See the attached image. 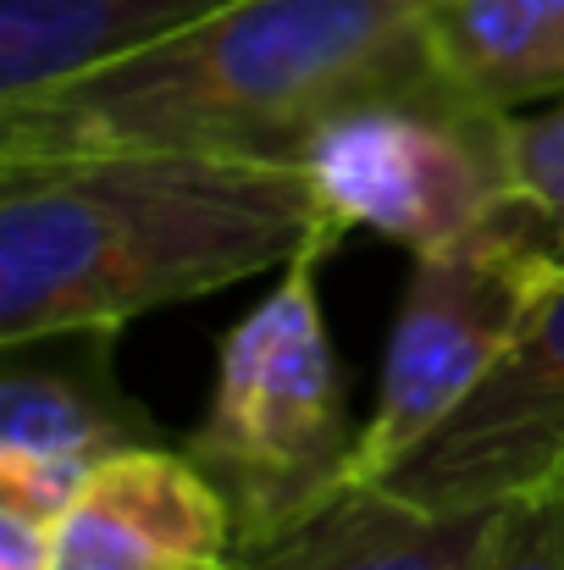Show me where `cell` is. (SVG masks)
I'll use <instances>...</instances> for the list:
<instances>
[{"instance_id": "cell-1", "label": "cell", "mask_w": 564, "mask_h": 570, "mask_svg": "<svg viewBox=\"0 0 564 570\" xmlns=\"http://www.w3.org/2000/svg\"><path fill=\"white\" fill-rule=\"evenodd\" d=\"M288 161L83 150L0 161V344L122 333L133 316L333 255Z\"/></svg>"}, {"instance_id": "cell-2", "label": "cell", "mask_w": 564, "mask_h": 570, "mask_svg": "<svg viewBox=\"0 0 564 570\" xmlns=\"http://www.w3.org/2000/svg\"><path fill=\"white\" fill-rule=\"evenodd\" d=\"M437 0H238L184 33L0 106V161L199 150L299 161L338 111L448 78Z\"/></svg>"}, {"instance_id": "cell-3", "label": "cell", "mask_w": 564, "mask_h": 570, "mask_svg": "<svg viewBox=\"0 0 564 570\" xmlns=\"http://www.w3.org/2000/svg\"><path fill=\"white\" fill-rule=\"evenodd\" d=\"M321 249L283 266L277 288L221 338L210 404L188 454L232 504L238 560L294 538L355 488V443L316 272Z\"/></svg>"}, {"instance_id": "cell-4", "label": "cell", "mask_w": 564, "mask_h": 570, "mask_svg": "<svg viewBox=\"0 0 564 570\" xmlns=\"http://www.w3.org/2000/svg\"><path fill=\"white\" fill-rule=\"evenodd\" d=\"M560 283L564 255L526 199L448 244L415 249L382 350L376 404L355 443V488H376L493 377Z\"/></svg>"}, {"instance_id": "cell-5", "label": "cell", "mask_w": 564, "mask_h": 570, "mask_svg": "<svg viewBox=\"0 0 564 570\" xmlns=\"http://www.w3.org/2000/svg\"><path fill=\"white\" fill-rule=\"evenodd\" d=\"M294 167L310 178L333 238L372 227L409 255L448 244L521 199L515 117L482 106L454 78L338 111L310 134Z\"/></svg>"}, {"instance_id": "cell-6", "label": "cell", "mask_w": 564, "mask_h": 570, "mask_svg": "<svg viewBox=\"0 0 564 570\" xmlns=\"http://www.w3.org/2000/svg\"><path fill=\"white\" fill-rule=\"evenodd\" d=\"M537 482H564V283L504 366L376 488L426 510H493Z\"/></svg>"}, {"instance_id": "cell-7", "label": "cell", "mask_w": 564, "mask_h": 570, "mask_svg": "<svg viewBox=\"0 0 564 570\" xmlns=\"http://www.w3.org/2000/svg\"><path fill=\"white\" fill-rule=\"evenodd\" d=\"M238 527L210 471L167 443H139L89 471L56 527V570H221Z\"/></svg>"}, {"instance_id": "cell-8", "label": "cell", "mask_w": 564, "mask_h": 570, "mask_svg": "<svg viewBox=\"0 0 564 570\" xmlns=\"http://www.w3.org/2000/svg\"><path fill=\"white\" fill-rule=\"evenodd\" d=\"M111 338L117 333H50L0 344V449L95 471L122 449L156 443V421L117 382Z\"/></svg>"}, {"instance_id": "cell-9", "label": "cell", "mask_w": 564, "mask_h": 570, "mask_svg": "<svg viewBox=\"0 0 564 570\" xmlns=\"http://www.w3.org/2000/svg\"><path fill=\"white\" fill-rule=\"evenodd\" d=\"M238 0H0V106L150 50Z\"/></svg>"}, {"instance_id": "cell-10", "label": "cell", "mask_w": 564, "mask_h": 570, "mask_svg": "<svg viewBox=\"0 0 564 570\" xmlns=\"http://www.w3.org/2000/svg\"><path fill=\"white\" fill-rule=\"evenodd\" d=\"M493 510H426L387 488H349L294 538L249 554V570H465Z\"/></svg>"}, {"instance_id": "cell-11", "label": "cell", "mask_w": 564, "mask_h": 570, "mask_svg": "<svg viewBox=\"0 0 564 570\" xmlns=\"http://www.w3.org/2000/svg\"><path fill=\"white\" fill-rule=\"evenodd\" d=\"M432 45L443 72L493 111L564 100V0H437Z\"/></svg>"}, {"instance_id": "cell-12", "label": "cell", "mask_w": 564, "mask_h": 570, "mask_svg": "<svg viewBox=\"0 0 564 570\" xmlns=\"http://www.w3.org/2000/svg\"><path fill=\"white\" fill-rule=\"evenodd\" d=\"M465 570H564V482L498 499Z\"/></svg>"}, {"instance_id": "cell-13", "label": "cell", "mask_w": 564, "mask_h": 570, "mask_svg": "<svg viewBox=\"0 0 564 570\" xmlns=\"http://www.w3.org/2000/svg\"><path fill=\"white\" fill-rule=\"evenodd\" d=\"M515 178L521 199L564 255V100H554L548 111L515 117Z\"/></svg>"}, {"instance_id": "cell-14", "label": "cell", "mask_w": 564, "mask_h": 570, "mask_svg": "<svg viewBox=\"0 0 564 570\" xmlns=\"http://www.w3.org/2000/svg\"><path fill=\"white\" fill-rule=\"evenodd\" d=\"M83 482H89V465L50 460V454H22V449H0V510H22L33 521L61 527V515L72 510V499H78Z\"/></svg>"}, {"instance_id": "cell-15", "label": "cell", "mask_w": 564, "mask_h": 570, "mask_svg": "<svg viewBox=\"0 0 564 570\" xmlns=\"http://www.w3.org/2000/svg\"><path fill=\"white\" fill-rule=\"evenodd\" d=\"M0 570H56V527L0 510Z\"/></svg>"}, {"instance_id": "cell-16", "label": "cell", "mask_w": 564, "mask_h": 570, "mask_svg": "<svg viewBox=\"0 0 564 570\" xmlns=\"http://www.w3.org/2000/svg\"><path fill=\"white\" fill-rule=\"evenodd\" d=\"M221 570H249V566H244V560H232V566H221Z\"/></svg>"}]
</instances>
